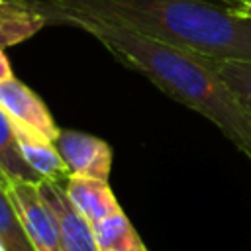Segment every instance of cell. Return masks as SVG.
Wrapping results in <instances>:
<instances>
[{
  "mask_svg": "<svg viewBox=\"0 0 251 251\" xmlns=\"http://www.w3.org/2000/svg\"><path fill=\"white\" fill-rule=\"evenodd\" d=\"M51 6L53 24L73 25L90 33L120 63L149 78L175 102L212 122L241 153L251 157V114L222 80L212 57L114 22Z\"/></svg>",
  "mask_w": 251,
  "mask_h": 251,
  "instance_id": "6da1fadb",
  "label": "cell"
},
{
  "mask_svg": "<svg viewBox=\"0 0 251 251\" xmlns=\"http://www.w3.org/2000/svg\"><path fill=\"white\" fill-rule=\"evenodd\" d=\"M212 59L251 61V22L229 0H47Z\"/></svg>",
  "mask_w": 251,
  "mask_h": 251,
  "instance_id": "7a4b0ae2",
  "label": "cell"
},
{
  "mask_svg": "<svg viewBox=\"0 0 251 251\" xmlns=\"http://www.w3.org/2000/svg\"><path fill=\"white\" fill-rule=\"evenodd\" d=\"M35 251H63L57 220L39 194L37 182L2 180Z\"/></svg>",
  "mask_w": 251,
  "mask_h": 251,
  "instance_id": "3957f363",
  "label": "cell"
},
{
  "mask_svg": "<svg viewBox=\"0 0 251 251\" xmlns=\"http://www.w3.org/2000/svg\"><path fill=\"white\" fill-rule=\"evenodd\" d=\"M55 147L61 159L67 165L69 176H86L108 180L112 171V147L108 141L76 131V129H61Z\"/></svg>",
  "mask_w": 251,
  "mask_h": 251,
  "instance_id": "277c9868",
  "label": "cell"
},
{
  "mask_svg": "<svg viewBox=\"0 0 251 251\" xmlns=\"http://www.w3.org/2000/svg\"><path fill=\"white\" fill-rule=\"evenodd\" d=\"M37 188L57 220L63 251H100L96 245L92 224L73 206L63 182L39 180Z\"/></svg>",
  "mask_w": 251,
  "mask_h": 251,
  "instance_id": "5b68a950",
  "label": "cell"
},
{
  "mask_svg": "<svg viewBox=\"0 0 251 251\" xmlns=\"http://www.w3.org/2000/svg\"><path fill=\"white\" fill-rule=\"evenodd\" d=\"M0 108L14 124L41 133L53 141L61 131L45 102L16 76L0 82Z\"/></svg>",
  "mask_w": 251,
  "mask_h": 251,
  "instance_id": "8992f818",
  "label": "cell"
},
{
  "mask_svg": "<svg viewBox=\"0 0 251 251\" xmlns=\"http://www.w3.org/2000/svg\"><path fill=\"white\" fill-rule=\"evenodd\" d=\"M53 24V6L47 0H0V49L27 41Z\"/></svg>",
  "mask_w": 251,
  "mask_h": 251,
  "instance_id": "52a82bcc",
  "label": "cell"
},
{
  "mask_svg": "<svg viewBox=\"0 0 251 251\" xmlns=\"http://www.w3.org/2000/svg\"><path fill=\"white\" fill-rule=\"evenodd\" d=\"M14 131H16L20 155L31 171H35L43 180L65 182L69 178L67 165L61 159L53 139H49L41 133H35L27 127H22L18 124H14Z\"/></svg>",
  "mask_w": 251,
  "mask_h": 251,
  "instance_id": "ba28073f",
  "label": "cell"
},
{
  "mask_svg": "<svg viewBox=\"0 0 251 251\" xmlns=\"http://www.w3.org/2000/svg\"><path fill=\"white\" fill-rule=\"evenodd\" d=\"M65 192L73 206L90 222L96 224L122 210L118 204L108 180L86 178V176H69L65 182Z\"/></svg>",
  "mask_w": 251,
  "mask_h": 251,
  "instance_id": "9c48e42d",
  "label": "cell"
},
{
  "mask_svg": "<svg viewBox=\"0 0 251 251\" xmlns=\"http://www.w3.org/2000/svg\"><path fill=\"white\" fill-rule=\"evenodd\" d=\"M100 251H147L124 210L92 224Z\"/></svg>",
  "mask_w": 251,
  "mask_h": 251,
  "instance_id": "30bf717a",
  "label": "cell"
},
{
  "mask_svg": "<svg viewBox=\"0 0 251 251\" xmlns=\"http://www.w3.org/2000/svg\"><path fill=\"white\" fill-rule=\"evenodd\" d=\"M0 180H27V182L43 180L22 159L16 141L14 124L2 108H0Z\"/></svg>",
  "mask_w": 251,
  "mask_h": 251,
  "instance_id": "8fae6325",
  "label": "cell"
},
{
  "mask_svg": "<svg viewBox=\"0 0 251 251\" xmlns=\"http://www.w3.org/2000/svg\"><path fill=\"white\" fill-rule=\"evenodd\" d=\"M0 241L8 251H35L27 239L20 214L0 180Z\"/></svg>",
  "mask_w": 251,
  "mask_h": 251,
  "instance_id": "7c38bea8",
  "label": "cell"
},
{
  "mask_svg": "<svg viewBox=\"0 0 251 251\" xmlns=\"http://www.w3.org/2000/svg\"><path fill=\"white\" fill-rule=\"evenodd\" d=\"M214 67L241 106L251 114V61L214 59Z\"/></svg>",
  "mask_w": 251,
  "mask_h": 251,
  "instance_id": "4fadbf2b",
  "label": "cell"
},
{
  "mask_svg": "<svg viewBox=\"0 0 251 251\" xmlns=\"http://www.w3.org/2000/svg\"><path fill=\"white\" fill-rule=\"evenodd\" d=\"M229 8H231V12H233L237 18H243V20H249V22H251V4H249V2H235V0H229Z\"/></svg>",
  "mask_w": 251,
  "mask_h": 251,
  "instance_id": "5bb4252c",
  "label": "cell"
},
{
  "mask_svg": "<svg viewBox=\"0 0 251 251\" xmlns=\"http://www.w3.org/2000/svg\"><path fill=\"white\" fill-rule=\"evenodd\" d=\"M14 73H12V63L8 59V55L4 53V49H0V82L12 78Z\"/></svg>",
  "mask_w": 251,
  "mask_h": 251,
  "instance_id": "9a60e30c",
  "label": "cell"
},
{
  "mask_svg": "<svg viewBox=\"0 0 251 251\" xmlns=\"http://www.w3.org/2000/svg\"><path fill=\"white\" fill-rule=\"evenodd\" d=\"M0 251H8V249L4 247V243H2V241H0Z\"/></svg>",
  "mask_w": 251,
  "mask_h": 251,
  "instance_id": "2e32d148",
  "label": "cell"
},
{
  "mask_svg": "<svg viewBox=\"0 0 251 251\" xmlns=\"http://www.w3.org/2000/svg\"><path fill=\"white\" fill-rule=\"evenodd\" d=\"M235 2H249L251 4V0H235Z\"/></svg>",
  "mask_w": 251,
  "mask_h": 251,
  "instance_id": "e0dca14e",
  "label": "cell"
},
{
  "mask_svg": "<svg viewBox=\"0 0 251 251\" xmlns=\"http://www.w3.org/2000/svg\"><path fill=\"white\" fill-rule=\"evenodd\" d=\"M249 159H251V157H249Z\"/></svg>",
  "mask_w": 251,
  "mask_h": 251,
  "instance_id": "ac0fdd59",
  "label": "cell"
}]
</instances>
